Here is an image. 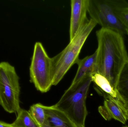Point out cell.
I'll return each instance as SVG.
<instances>
[{"label":"cell","instance_id":"8","mask_svg":"<svg viewBox=\"0 0 128 127\" xmlns=\"http://www.w3.org/2000/svg\"><path fill=\"white\" fill-rule=\"evenodd\" d=\"M20 91L6 86L0 85V105L7 112L16 113L20 106Z\"/></svg>","mask_w":128,"mask_h":127},{"label":"cell","instance_id":"11","mask_svg":"<svg viewBox=\"0 0 128 127\" xmlns=\"http://www.w3.org/2000/svg\"><path fill=\"white\" fill-rule=\"evenodd\" d=\"M96 51L89 56H87L82 59L79 60L77 64L78 69L71 84L77 83L93 73H97Z\"/></svg>","mask_w":128,"mask_h":127},{"label":"cell","instance_id":"15","mask_svg":"<svg viewBox=\"0 0 128 127\" xmlns=\"http://www.w3.org/2000/svg\"><path fill=\"white\" fill-rule=\"evenodd\" d=\"M40 127H43L46 122V115L44 105L37 103L32 105L28 111Z\"/></svg>","mask_w":128,"mask_h":127},{"label":"cell","instance_id":"4","mask_svg":"<svg viewBox=\"0 0 128 127\" xmlns=\"http://www.w3.org/2000/svg\"><path fill=\"white\" fill-rule=\"evenodd\" d=\"M128 5L124 0H89L88 12L91 19L102 28L117 32L123 36L125 30L116 14L118 8Z\"/></svg>","mask_w":128,"mask_h":127},{"label":"cell","instance_id":"7","mask_svg":"<svg viewBox=\"0 0 128 127\" xmlns=\"http://www.w3.org/2000/svg\"><path fill=\"white\" fill-rule=\"evenodd\" d=\"M92 81L95 84L94 88L105 98L112 99L117 103L123 109L124 104L119 96L117 92L110 85L108 80L103 75L98 73H94L91 75Z\"/></svg>","mask_w":128,"mask_h":127},{"label":"cell","instance_id":"12","mask_svg":"<svg viewBox=\"0 0 128 127\" xmlns=\"http://www.w3.org/2000/svg\"><path fill=\"white\" fill-rule=\"evenodd\" d=\"M0 85L20 91L19 78L14 66L6 62H0Z\"/></svg>","mask_w":128,"mask_h":127},{"label":"cell","instance_id":"5","mask_svg":"<svg viewBox=\"0 0 128 127\" xmlns=\"http://www.w3.org/2000/svg\"><path fill=\"white\" fill-rule=\"evenodd\" d=\"M29 70L31 82L36 89L42 93L49 91L52 85L53 62L41 42L34 44Z\"/></svg>","mask_w":128,"mask_h":127},{"label":"cell","instance_id":"16","mask_svg":"<svg viewBox=\"0 0 128 127\" xmlns=\"http://www.w3.org/2000/svg\"><path fill=\"white\" fill-rule=\"evenodd\" d=\"M116 14L121 24L128 35V5L118 8Z\"/></svg>","mask_w":128,"mask_h":127},{"label":"cell","instance_id":"17","mask_svg":"<svg viewBox=\"0 0 128 127\" xmlns=\"http://www.w3.org/2000/svg\"><path fill=\"white\" fill-rule=\"evenodd\" d=\"M122 111L125 115L127 120H128V101L126 102L124 104Z\"/></svg>","mask_w":128,"mask_h":127},{"label":"cell","instance_id":"6","mask_svg":"<svg viewBox=\"0 0 128 127\" xmlns=\"http://www.w3.org/2000/svg\"><path fill=\"white\" fill-rule=\"evenodd\" d=\"M89 0H72L70 21V41L89 21L86 16Z\"/></svg>","mask_w":128,"mask_h":127},{"label":"cell","instance_id":"2","mask_svg":"<svg viewBox=\"0 0 128 127\" xmlns=\"http://www.w3.org/2000/svg\"><path fill=\"white\" fill-rule=\"evenodd\" d=\"M92 81L88 76L74 84H71L54 106L66 114L78 127H85L88 112L86 101Z\"/></svg>","mask_w":128,"mask_h":127},{"label":"cell","instance_id":"1","mask_svg":"<svg viewBox=\"0 0 128 127\" xmlns=\"http://www.w3.org/2000/svg\"><path fill=\"white\" fill-rule=\"evenodd\" d=\"M96 34L97 73L105 77L116 91L120 74L128 63L124 39L120 34L103 28L97 31Z\"/></svg>","mask_w":128,"mask_h":127},{"label":"cell","instance_id":"10","mask_svg":"<svg viewBox=\"0 0 128 127\" xmlns=\"http://www.w3.org/2000/svg\"><path fill=\"white\" fill-rule=\"evenodd\" d=\"M98 112L106 121L114 119L125 124L127 119L118 104L110 98H105L103 106L98 107Z\"/></svg>","mask_w":128,"mask_h":127},{"label":"cell","instance_id":"18","mask_svg":"<svg viewBox=\"0 0 128 127\" xmlns=\"http://www.w3.org/2000/svg\"><path fill=\"white\" fill-rule=\"evenodd\" d=\"M0 127H13L11 124H8L0 121Z\"/></svg>","mask_w":128,"mask_h":127},{"label":"cell","instance_id":"9","mask_svg":"<svg viewBox=\"0 0 128 127\" xmlns=\"http://www.w3.org/2000/svg\"><path fill=\"white\" fill-rule=\"evenodd\" d=\"M44 107L46 122L43 127H78L66 114L54 105Z\"/></svg>","mask_w":128,"mask_h":127},{"label":"cell","instance_id":"13","mask_svg":"<svg viewBox=\"0 0 128 127\" xmlns=\"http://www.w3.org/2000/svg\"><path fill=\"white\" fill-rule=\"evenodd\" d=\"M116 91L124 104L128 101V63L120 74L116 84Z\"/></svg>","mask_w":128,"mask_h":127},{"label":"cell","instance_id":"3","mask_svg":"<svg viewBox=\"0 0 128 127\" xmlns=\"http://www.w3.org/2000/svg\"><path fill=\"white\" fill-rule=\"evenodd\" d=\"M92 19L70 41L69 44L60 53L52 57L53 78L52 85H56L66 74L79 61V56L83 46L90 33L97 25Z\"/></svg>","mask_w":128,"mask_h":127},{"label":"cell","instance_id":"14","mask_svg":"<svg viewBox=\"0 0 128 127\" xmlns=\"http://www.w3.org/2000/svg\"><path fill=\"white\" fill-rule=\"evenodd\" d=\"M15 121L11 124L13 127H40L28 111L21 109L17 112Z\"/></svg>","mask_w":128,"mask_h":127}]
</instances>
